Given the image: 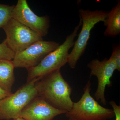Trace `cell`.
Returning <instances> with one entry per match:
<instances>
[{"mask_svg": "<svg viewBox=\"0 0 120 120\" xmlns=\"http://www.w3.org/2000/svg\"><path fill=\"white\" fill-rule=\"evenodd\" d=\"M12 18L37 32L42 37L47 34L50 26L49 17L39 16L31 9L26 0H19L15 5Z\"/></svg>", "mask_w": 120, "mask_h": 120, "instance_id": "9c48e42d", "label": "cell"}, {"mask_svg": "<svg viewBox=\"0 0 120 120\" xmlns=\"http://www.w3.org/2000/svg\"><path fill=\"white\" fill-rule=\"evenodd\" d=\"M36 79L27 82L15 93L0 101V120H9L19 117L23 109L38 96Z\"/></svg>", "mask_w": 120, "mask_h": 120, "instance_id": "5b68a950", "label": "cell"}, {"mask_svg": "<svg viewBox=\"0 0 120 120\" xmlns=\"http://www.w3.org/2000/svg\"><path fill=\"white\" fill-rule=\"evenodd\" d=\"M109 12L98 10L91 11L82 8L79 10L80 17L82 19V27L69 55L68 63L71 68H76L77 62L84 53L91 30L98 23L105 22Z\"/></svg>", "mask_w": 120, "mask_h": 120, "instance_id": "277c9868", "label": "cell"}, {"mask_svg": "<svg viewBox=\"0 0 120 120\" xmlns=\"http://www.w3.org/2000/svg\"><path fill=\"white\" fill-rule=\"evenodd\" d=\"M66 112L53 107L38 96L22 110L19 117L26 120H52Z\"/></svg>", "mask_w": 120, "mask_h": 120, "instance_id": "30bf717a", "label": "cell"}, {"mask_svg": "<svg viewBox=\"0 0 120 120\" xmlns=\"http://www.w3.org/2000/svg\"></svg>", "mask_w": 120, "mask_h": 120, "instance_id": "d6986e66", "label": "cell"}, {"mask_svg": "<svg viewBox=\"0 0 120 120\" xmlns=\"http://www.w3.org/2000/svg\"><path fill=\"white\" fill-rule=\"evenodd\" d=\"M38 96L57 109L67 112L74 102L71 95L72 88L62 76L60 70L55 71L36 82Z\"/></svg>", "mask_w": 120, "mask_h": 120, "instance_id": "6da1fadb", "label": "cell"}, {"mask_svg": "<svg viewBox=\"0 0 120 120\" xmlns=\"http://www.w3.org/2000/svg\"><path fill=\"white\" fill-rule=\"evenodd\" d=\"M90 70V75L96 76L98 79V88L95 92L94 96L97 101H100L103 105H107V101L105 97L106 87L112 86L110 80L114 71L117 70L115 62L110 59L105 58L102 61L94 59L90 61L87 65Z\"/></svg>", "mask_w": 120, "mask_h": 120, "instance_id": "ba28073f", "label": "cell"}, {"mask_svg": "<svg viewBox=\"0 0 120 120\" xmlns=\"http://www.w3.org/2000/svg\"><path fill=\"white\" fill-rule=\"evenodd\" d=\"M82 24V19L80 18L78 25L62 44L47 55L37 66L27 69V82L36 79L39 80L55 71L60 70L61 68L68 63L69 52L73 47L74 39Z\"/></svg>", "mask_w": 120, "mask_h": 120, "instance_id": "7a4b0ae2", "label": "cell"}, {"mask_svg": "<svg viewBox=\"0 0 120 120\" xmlns=\"http://www.w3.org/2000/svg\"><path fill=\"white\" fill-rule=\"evenodd\" d=\"M91 83L89 80L84 88L80 99L73 103L71 110L65 114L71 120H107L115 117L113 110L99 104L91 96Z\"/></svg>", "mask_w": 120, "mask_h": 120, "instance_id": "3957f363", "label": "cell"}, {"mask_svg": "<svg viewBox=\"0 0 120 120\" xmlns=\"http://www.w3.org/2000/svg\"><path fill=\"white\" fill-rule=\"evenodd\" d=\"M60 44L53 41H38L26 49L15 54L12 61L15 68L27 69L37 66Z\"/></svg>", "mask_w": 120, "mask_h": 120, "instance_id": "52a82bcc", "label": "cell"}, {"mask_svg": "<svg viewBox=\"0 0 120 120\" xmlns=\"http://www.w3.org/2000/svg\"><path fill=\"white\" fill-rule=\"evenodd\" d=\"M15 53L9 48L5 40L0 43V60H12Z\"/></svg>", "mask_w": 120, "mask_h": 120, "instance_id": "5bb4252c", "label": "cell"}, {"mask_svg": "<svg viewBox=\"0 0 120 120\" xmlns=\"http://www.w3.org/2000/svg\"><path fill=\"white\" fill-rule=\"evenodd\" d=\"M104 25L106 28L104 32L105 37H116L120 33V2L109 11Z\"/></svg>", "mask_w": 120, "mask_h": 120, "instance_id": "7c38bea8", "label": "cell"}, {"mask_svg": "<svg viewBox=\"0 0 120 120\" xmlns=\"http://www.w3.org/2000/svg\"><path fill=\"white\" fill-rule=\"evenodd\" d=\"M6 35L5 41L15 54L22 51L43 37L12 18L2 27Z\"/></svg>", "mask_w": 120, "mask_h": 120, "instance_id": "8992f818", "label": "cell"}, {"mask_svg": "<svg viewBox=\"0 0 120 120\" xmlns=\"http://www.w3.org/2000/svg\"><path fill=\"white\" fill-rule=\"evenodd\" d=\"M14 7L15 5L0 4V29L12 19Z\"/></svg>", "mask_w": 120, "mask_h": 120, "instance_id": "4fadbf2b", "label": "cell"}, {"mask_svg": "<svg viewBox=\"0 0 120 120\" xmlns=\"http://www.w3.org/2000/svg\"><path fill=\"white\" fill-rule=\"evenodd\" d=\"M110 105L113 108L115 116L116 117V120H120V106L116 104L114 101H110L109 102Z\"/></svg>", "mask_w": 120, "mask_h": 120, "instance_id": "2e32d148", "label": "cell"}, {"mask_svg": "<svg viewBox=\"0 0 120 120\" xmlns=\"http://www.w3.org/2000/svg\"><path fill=\"white\" fill-rule=\"evenodd\" d=\"M109 59L113 60L117 67V70L120 71V43L117 45L113 47L112 53Z\"/></svg>", "mask_w": 120, "mask_h": 120, "instance_id": "9a60e30c", "label": "cell"}, {"mask_svg": "<svg viewBox=\"0 0 120 120\" xmlns=\"http://www.w3.org/2000/svg\"><path fill=\"white\" fill-rule=\"evenodd\" d=\"M11 94L0 86V101Z\"/></svg>", "mask_w": 120, "mask_h": 120, "instance_id": "e0dca14e", "label": "cell"}, {"mask_svg": "<svg viewBox=\"0 0 120 120\" xmlns=\"http://www.w3.org/2000/svg\"><path fill=\"white\" fill-rule=\"evenodd\" d=\"M13 120H26L24 119L21 117H19L15 119H14Z\"/></svg>", "mask_w": 120, "mask_h": 120, "instance_id": "ac0fdd59", "label": "cell"}, {"mask_svg": "<svg viewBox=\"0 0 120 120\" xmlns=\"http://www.w3.org/2000/svg\"><path fill=\"white\" fill-rule=\"evenodd\" d=\"M15 68L12 60H0V86L10 94L15 82Z\"/></svg>", "mask_w": 120, "mask_h": 120, "instance_id": "8fae6325", "label": "cell"}]
</instances>
